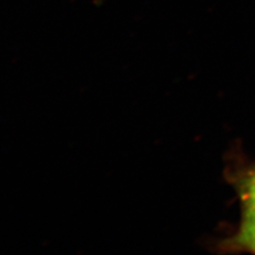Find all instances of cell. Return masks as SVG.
<instances>
[{
	"label": "cell",
	"mask_w": 255,
	"mask_h": 255,
	"mask_svg": "<svg viewBox=\"0 0 255 255\" xmlns=\"http://www.w3.org/2000/svg\"><path fill=\"white\" fill-rule=\"evenodd\" d=\"M242 194L245 205L244 220L255 222V170L246 179Z\"/></svg>",
	"instance_id": "cell-1"
},
{
	"label": "cell",
	"mask_w": 255,
	"mask_h": 255,
	"mask_svg": "<svg viewBox=\"0 0 255 255\" xmlns=\"http://www.w3.org/2000/svg\"><path fill=\"white\" fill-rule=\"evenodd\" d=\"M239 242L248 249L255 251V222L244 220L239 233Z\"/></svg>",
	"instance_id": "cell-2"
}]
</instances>
